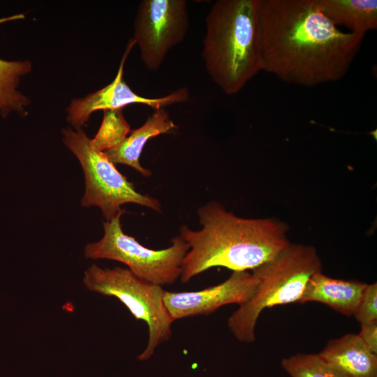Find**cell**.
I'll return each instance as SVG.
<instances>
[{
    "label": "cell",
    "instance_id": "cell-1",
    "mask_svg": "<svg viewBox=\"0 0 377 377\" xmlns=\"http://www.w3.org/2000/svg\"><path fill=\"white\" fill-rule=\"evenodd\" d=\"M260 25L264 71L306 87L343 78L364 36L341 31L316 0H261Z\"/></svg>",
    "mask_w": 377,
    "mask_h": 377
},
{
    "label": "cell",
    "instance_id": "cell-2",
    "mask_svg": "<svg viewBox=\"0 0 377 377\" xmlns=\"http://www.w3.org/2000/svg\"><path fill=\"white\" fill-rule=\"evenodd\" d=\"M198 216L200 230L186 226L179 230V236L189 246L182 263V283L214 267L233 272L253 270L290 244L284 222L273 218H242L215 200L200 207Z\"/></svg>",
    "mask_w": 377,
    "mask_h": 377
},
{
    "label": "cell",
    "instance_id": "cell-3",
    "mask_svg": "<svg viewBox=\"0 0 377 377\" xmlns=\"http://www.w3.org/2000/svg\"><path fill=\"white\" fill-rule=\"evenodd\" d=\"M261 0H218L206 17L202 57L207 72L225 94L238 93L264 71Z\"/></svg>",
    "mask_w": 377,
    "mask_h": 377
},
{
    "label": "cell",
    "instance_id": "cell-4",
    "mask_svg": "<svg viewBox=\"0 0 377 377\" xmlns=\"http://www.w3.org/2000/svg\"><path fill=\"white\" fill-rule=\"evenodd\" d=\"M321 267L313 246L290 243L274 258L253 269L258 279L255 292L228 320L235 337L244 343L254 341L261 312L274 306L300 302L308 280Z\"/></svg>",
    "mask_w": 377,
    "mask_h": 377
},
{
    "label": "cell",
    "instance_id": "cell-5",
    "mask_svg": "<svg viewBox=\"0 0 377 377\" xmlns=\"http://www.w3.org/2000/svg\"><path fill=\"white\" fill-rule=\"evenodd\" d=\"M82 281L90 291L117 298L136 320L147 325L148 343L138 355L139 360L151 358L156 348L170 338L174 320L164 304L162 286L138 278L128 269H103L96 264L84 272Z\"/></svg>",
    "mask_w": 377,
    "mask_h": 377
},
{
    "label": "cell",
    "instance_id": "cell-6",
    "mask_svg": "<svg viewBox=\"0 0 377 377\" xmlns=\"http://www.w3.org/2000/svg\"><path fill=\"white\" fill-rule=\"evenodd\" d=\"M61 133L64 145L77 157L83 170L85 191L81 199L82 206L99 207L108 221L124 211L121 206L126 203L161 212L160 202L148 194L138 192L106 154L91 146V139L82 128H64Z\"/></svg>",
    "mask_w": 377,
    "mask_h": 377
},
{
    "label": "cell",
    "instance_id": "cell-7",
    "mask_svg": "<svg viewBox=\"0 0 377 377\" xmlns=\"http://www.w3.org/2000/svg\"><path fill=\"white\" fill-rule=\"evenodd\" d=\"M125 212L103 222V237L86 245L85 257L120 262L138 278L155 285L175 283L180 277L182 260L189 249L188 244L179 235L171 239L172 244L166 249L147 248L123 231L121 217Z\"/></svg>",
    "mask_w": 377,
    "mask_h": 377
},
{
    "label": "cell",
    "instance_id": "cell-8",
    "mask_svg": "<svg viewBox=\"0 0 377 377\" xmlns=\"http://www.w3.org/2000/svg\"><path fill=\"white\" fill-rule=\"evenodd\" d=\"M189 27L185 0H142L134 22L133 38L145 66L157 71L168 52L182 42Z\"/></svg>",
    "mask_w": 377,
    "mask_h": 377
},
{
    "label": "cell",
    "instance_id": "cell-9",
    "mask_svg": "<svg viewBox=\"0 0 377 377\" xmlns=\"http://www.w3.org/2000/svg\"><path fill=\"white\" fill-rule=\"evenodd\" d=\"M129 41L122 57L117 73L112 82L105 87L91 93L83 98H74L66 108L67 121L79 129L89 121L91 114L98 110H119L131 104H142L154 110L165 108L176 103H184L189 99L186 87H181L169 94L159 98H147L135 93L124 82V66L128 53L135 45Z\"/></svg>",
    "mask_w": 377,
    "mask_h": 377
},
{
    "label": "cell",
    "instance_id": "cell-10",
    "mask_svg": "<svg viewBox=\"0 0 377 377\" xmlns=\"http://www.w3.org/2000/svg\"><path fill=\"white\" fill-rule=\"evenodd\" d=\"M258 283V279L253 273L234 271L225 281L199 291L165 290L163 302L174 321L197 315H208L226 304H243L252 296Z\"/></svg>",
    "mask_w": 377,
    "mask_h": 377
},
{
    "label": "cell",
    "instance_id": "cell-11",
    "mask_svg": "<svg viewBox=\"0 0 377 377\" xmlns=\"http://www.w3.org/2000/svg\"><path fill=\"white\" fill-rule=\"evenodd\" d=\"M367 283L329 277L321 271L308 280L300 303L325 304L346 316H353Z\"/></svg>",
    "mask_w": 377,
    "mask_h": 377
},
{
    "label": "cell",
    "instance_id": "cell-12",
    "mask_svg": "<svg viewBox=\"0 0 377 377\" xmlns=\"http://www.w3.org/2000/svg\"><path fill=\"white\" fill-rule=\"evenodd\" d=\"M177 126L170 117L165 108L155 110L138 128L130 132L117 147L104 151L114 164H124L131 167L145 177L151 175L149 170L143 168L140 157L146 143L151 139L172 132Z\"/></svg>",
    "mask_w": 377,
    "mask_h": 377
},
{
    "label": "cell",
    "instance_id": "cell-13",
    "mask_svg": "<svg viewBox=\"0 0 377 377\" xmlns=\"http://www.w3.org/2000/svg\"><path fill=\"white\" fill-rule=\"evenodd\" d=\"M318 354L348 377H377V355L358 334H347L330 340Z\"/></svg>",
    "mask_w": 377,
    "mask_h": 377
},
{
    "label": "cell",
    "instance_id": "cell-14",
    "mask_svg": "<svg viewBox=\"0 0 377 377\" xmlns=\"http://www.w3.org/2000/svg\"><path fill=\"white\" fill-rule=\"evenodd\" d=\"M23 13L0 18V24L22 20ZM32 69L29 59L7 61L0 59V114L3 117L15 112L20 116L28 114L29 98L18 89L21 79Z\"/></svg>",
    "mask_w": 377,
    "mask_h": 377
},
{
    "label": "cell",
    "instance_id": "cell-15",
    "mask_svg": "<svg viewBox=\"0 0 377 377\" xmlns=\"http://www.w3.org/2000/svg\"><path fill=\"white\" fill-rule=\"evenodd\" d=\"M324 14L337 26L364 34L377 28L376 0H316Z\"/></svg>",
    "mask_w": 377,
    "mask_h": 377
},
{
    "label": "cell",
    "instance_id": "cell-16",
    "mask_svg": "<svg viewBox=\"0 0 377 377\" xmlns=\"http://www.w3.org/2000/svg\"><path fill=\"white\" fill-rule=\"evenodd\" d=\"M123 109L104 110L101 126L90 142L101 151H105L119 145L131 132L130 125L124 118Z\"/></svg>",
    "mask_w": 377,
    "mask_h": 377
},
{
    "label": "cell",
    "instance_id": "cell-17",
    "mask_svg": "<svg viewBox=\"0 0 377 377\" xmlns=\"http://www.w3.org/2000/svg\"><path fill=\"white\" fill-rule=\"evenodd\" d=\"M281 366L290 377H348L319 354L297 353L283 358Z\"/></svg>",
    "mask_w": 377,
    "mask_h": 377
},
{
    "label": "cell",
    "instance_id": "cell-18",
    "mask_svg": "<svg viewBox=\"0 0 377 377\" xmlns=\"http://www.w3.org/2000/svg\"><path fill=\"white\" fill-rule=\"evenodd\" d=\"M362 325L377 321V284H367L353 315Z\"/></svg>",
    "mask_w": 377,
    "mask_h": 377
},
{
    "label": "cell",
    "instance_id": "cell-19",
    "mask_svg": "<svg viewBox=\"0 0 377 377\" xmlns=\"http://www.w3.org/2000/svg\"><path fill=\"white\" fill-rule=\"evenodd\" d=\"M358 336L369 350L377 355V321L362 324Z\"/></svg>",
    "mask_w": 377,
    "mask_h": 377
}]
</instances>
